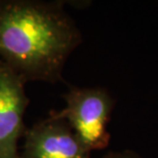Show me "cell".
I'll return each mask as SVG.
<instances>
[{
  "label": "cell",
  "mask_w": 158,
  "mask_h": 158,
  "mask_svg": "<svg viewBox=\"0 0 158 158\" xmlns=\"http://www.w3.org/2000/svg\"><path fill=\"white\" fill-rule=\"evenodd\" d=\"M82 34L61 1L0 0V62L26 82L64 81Z\"/></svg>",
  "instance_id": "6da1fadb"
},
{
  "label": "cell",
  "mask_w": 158,
  "mask_h": 158,
  "mask_svg": "<svg viewBox=\"0 0 158 158\" xmlns=\"http://www.w3.org/2000/svg\"><path fill=\"white\" fill-rule=\"evenodd\" d=\"M66 106L53 114L65 119L90 152L109 146L108 124L115 107L110 91L102 86H72L63 94Z\"/></svg>",
  "instance_id": "7a4b0ae2"
},
{
  "label": "cell",
  "mask_w": 158,
  "mask_h": 158,
  "mask_svg": "<svg viewBox=\"0 0 158 158\" xmlns=\"http://www.w3.org/2000/svg\"><path fill=\"white\" fill-rule=\"evenodd\" d=\"M24 138L21 158H90L91 155L68 122L52 111L28 127Z\"/></svg>",
  "instance_id": "3957f363"
},
{
  "label": "cell",
  "mask_w": 158,
  "mask_h": 158,
  "mask_svg": "<svg viewBox=\"0 0 158 158\" xmlns=\"http://www.w3.org/2000/svg\"><path fill=\"white\" fill-rule=\"evenodd\" d=\"M25 82L0 62V158H21L19 141L26 132L29 99Z\"/></svg>",
  "instance_id": "277c9868"
},
{
  "label": "cell",
  "mask_w": 158,
  "mask_h": 158,
  "mask_svg": "<svg viewBox=\"0 0 158 158\" xmlns=\"http://www.w3.org/2000/svg\"><path fill=\"white\" fill-rule=\"evenodd\" d=\"M102 158H143V157L137 152H135V151L124 150V151H119V152H110Z\"/></svg>",
  "instance_id": "5b68a950"
}]
</instances>
